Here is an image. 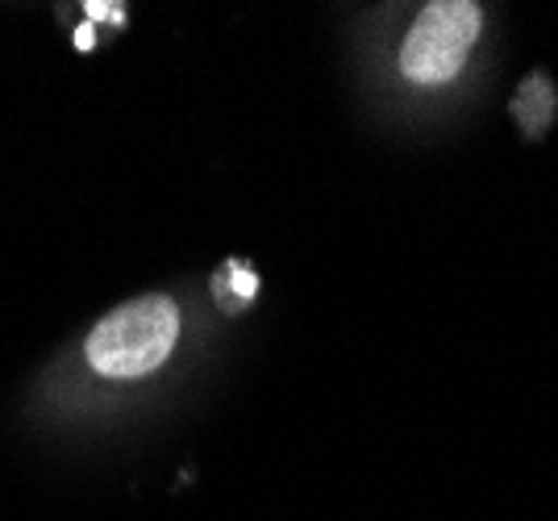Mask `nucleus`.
<instances>
[{
  "label": "nucleus",
  "mask_w": 558,
  "mask_h": 521,
  "mask_svg": "<svg viewBox=\"0 0 558 521\" xmlns=\"http://www.w3.org/2000/svg\"><path fill=\"white\" fill-rule=\"evenodd\" d=\"M180 338V308L171 296H138L105 313L88 334V363L109 379H138L163 367Z\"/></svg>",
  "instance_id": "f257e3e1"
},
{
  "label": "nucleus",
  "mask_w": 558,
  "mask_h": 521,
  "mask_svg": "<svg viewBox=\"0 0 558 521\" xmlns=\"http://www.w3.org/2000/svg\"><path fill=\"white\" fill-rule=\"evenodd\" d=\"M484 29V9L471 0H434L421 9L400 47V72L413 84H446L463 72L466 54Z\"/></svg>",
  "instance_id": "f03ea898"
},
{
  "label": "nucleus",
  "mask_w": 558,
  "mask_h": 521,
  "mask_svg": "<svg viewBox=\"0 0 558 521\" xmlns=\"http://www.w3.org/2000/svg\"><path fill=\"white\" fill-rule=\"evenodd\" d=\"M555 109H558L555 84H550V75H542V72L530 75V80L521 84V93L512 96V118L521 121V130H525L530 138H537V134L550 130Z\"/></svg>",
  "instance_id": "7ed1b4c3"
},
{
  "label": "nucleus",
  "mask_w": 558,
  "mask_h": 521,
  "mask_svg": "<svg viewBox=\"0 0 558 521\" xmlns=\"http://www.w3.org/2000/svg\"><path fill=\"white\" fill-rule=\"evenodd\" d=\"M88 13L93 17H121V4H113V9L109 4H88Z\"/></svg>",
  "instance_id": "20e7f679"
}]
</instances>
